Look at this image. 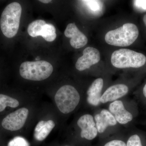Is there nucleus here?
<instances>
[{"mask_svg":"<svg viewBox=\"0 0 146 146\" xmlns=\"http://www.w3.org/2000/svg\"><path fill=\"white\" fill-rule=\"evenodd\" d=\"M107 109L119 124L125 129L131 127L139 114L136 101L125 98L110 103Z\"/></svg>","mask_w":146,"mask_h":146,"instance_id":"f257e3e1","label":"nucleus"},{"mask_svg":"<svg viewBox=\"0 0 146 146\" xmlns=\"http://www.w3.org/2000/svg\"><path fill=\"white\" fill-rule=\"evenodd\" d=\"M81 93L74 86L65 84L56 93L54 100L58 109L63 115L70 114L78 108L82 101Z\"/></svg>","mask_w":146,"mask_h":146,"instance_id":"f03ea898","label":"nucleus"},{"mask_svg":"<svg viewBox=\"0 0 146 146\" xmlns=\"http://www.w3.org/2000/svg\"><path fill=\"white\" fill-rule=\"evenodd\" d=\"M92 114L100 139L107 138L123 130L107 108L100 106L94 110Z\"/></svg>","mask_w":146,"mask_h":146,"instance_id":"7ed1b4c3","label":"nucleus"},{"mask_svg":"<svg viewBox=\"0 0 146 146\" xmlns=\"http://www.w3.org/2000/svg\"><path fill=\"white\" fill-rule=\"evenodd\" d=\"M139 30L134 24L127 23L108 32L105 40L108 44L115 46L127 47L133 44L138 38Z\"/></svg>","mask_w":146,"mask_h":146,"instance_id":"20e7f679","label":"nucleus"},{"mask_svg":"<svg viewBox=\"0 0 146 146\" xmlns=\"http://www.w3.org/2000/svg\"><path fill=\"white\" fill-rule=\"evenodd\" d=\"M22 11L21 4L16 2L11 3L3 11L0 19V26L6 37L12 38L17 34Z\"/></svg>","mask_w":146,"mask_h":146,"instance_id":"39448f33","label":"nucleus"},{"mask_svg":"<svg viewBox=\"0 0 146 146\" xmlns=\"http://www.w3.org/2000/svg\"><path fill=\"white\" fill-rule=\"evenodd\" d=\"M146 62L145 55L128 49L116 50L111 55L112 65L117 69L139 68L144 66Z\"/></svg>","mask_w":146,"mask_h":146,"instance_id":"423d86ee","label":"nucleus"},{"mask_svg":"<svg viewBox=\"0 0 146 146\" xmlns=\"http://www.w3.org/2000/svg\"><path fill=\"white\" fill-rule=\"evenodd\" d=\"M20 74L25 79L39 81L48 78L52 74V65L45 60L26 61L21 64Z\"/></svg>","mask_w":146,"mask_h":146,"instance_id":"0eeeda50","label":"nucleus"},{"mask_svg":"<svg viewBox=\"0 0 146 146\" xmlns=\"http://www.w3.org/2000/svg\"><path fill=\"white\" fill-rule=\"evenodd\" d=\"M76 136L86 143L98 136V132L92 113L85 112L80 115L76 122Z\"/></svg>","mask_w":146,"mask_h":146,"instance_id":"6e6552de","label":"nucleus"},{"mask_svg":"<svg viewBox=\"0 0 146 146\" xmlns=\"http://www.w3.org/2000/svg\"><path fill=\"white\" fill-rule=\"evenodd\" d=\"M105 79L98 78L91 83L86 92L85 102L87 107L92 110L100 107V99L104 89Z\"/></svg>","mask_w":146,"mask_h":146,"instance_id":"1a4fd4ad","label":"nucleus"},{"mask_svg":"<svg viewBox=\"0 0 146 146\" xmlns=\"http://www.w3.org/2000/svg\"><path fill=\"white\" fill-rule=\"evenodd\" d=\"M131 85L127 82H119L108 87L103 93L100 102L101 104H107L112 102L121 99L129 93Z\"/></svg>","mask_w":146,"mask_h":146,"instance_id":"9d476101","label":"nucleus"},{"mask_svg":"<svg viewBox=\"0 0 146 146\" xmlns=\"http://www.w3.org/2000/svg\"><path fill=\"white\" fill-rule=\"evenodd\" d=\"M29 114V110L26 108L17 110L4 118L2 125L5 129L11 131L19 130L25 125Z\"/></svg>","mask_w":146,"mask_h":146,"instance_id":"9b49d317","label":"nucleus"},{"mask_svg":"<svg viewBox=\"0 0 146 146\" xmlns=\"http://www.w3.org/2000/svg\"><path fill=\"white\" fill-rule=\"evenodd\" d=\"M100 58V54L98 50L94 47H87L83 50V55L77 60L76 69L80 72L88 70L91 66L98 63Z\"/></svg>","mask_w":146,"mask_h":146,"instance_id":"f8f14e48","label":"nucleus"},{"mask_svg":"<svg viewBox=\"0 0 146 146\" xmlns=\"http://www.w3.org/2000/svg\"><path fill=\"white\" fill-rule=\"evenodd\" d=\"M64 34L66 37L70 38V44L74 48H82L88 43L87 37L79 30L74 23L68 24L64 32Z\"/></svg>","mask_w":146,"mask_h":146,"instance_id":"ddd939ff","label":"nucleus"},{"mask_svg":"<svg viewBox=\"0 0 146 146\" xmlns=\"http://www.w3.org/2000/svg\"><path fill=\"white\" fill-rule=\"evenodd\" d=\"M126 146H146L145 132L132 127L125 129Z\"/></svg>","mask_w":146,"mask_h":146,"instance_id":"4468645a","label":"nucleus"},{"mask_svg":"<svg viewBox=\"0 0 146 146\" xmlns=\"http://www.w3.org/2000/svg\"><path fill=\"white\" fill-rule=\"evenodd\" d=\"M55 126L54 121L52 120L40 121L35 129V138L38 141H44L51 132Z\"/></svg>","mask_w":146,"mask_h":146,"instance_id":"2eb2a0df","label":"nucleus"},{"mask_svg":"<svg viewBox=\"0 0 146 146\" xmlns=\"http://www.w3.org/2000/svg\"><path fill=\"white\" fill-rule=\"evenodd\" d=\"M101 140L100 146H126L125 130Z\"/></svg>","mask_w":146,"mask_h":146,"instance_id":"dca6fc26","label":"nucleus"},{"mask_svg":"<svg viewBox=\"0 0 146 146\" xmlns=\"http://www.w3.org/2000/svg\"><path fill=\"white\" fill-rule=\"evenodd\" d=\"M46 24V22L42 20H36L32 22L28 27L27 32L29 35L33 37L40 36L43 27Z\"/></svg>","mask_w":146,"mask_h":146,"instance_id":"f3484780","label":"nucleus"},{"mask_svg":"<svg viewBox=\"0 0 146 146\" xmlns=\"http://www.w3.org/2000/svg\"><path fill=\"white\" fill-rule=\"evenodd\" d=\"M19 105L18 100L9 96L0 94V112L4 110L7 107L16 108Z\"/></svg>","mask_w":146,"mask_h":146,"instance_id":"a211bd4d","label":"nucleus"},{"mask_svg":"<svg viewBox=\"0 0 146 146\" xmlns=\"http://www.w3.org/2000/svg\"><path fill=\"white\" fill-rule=\"evenodd\" d=\"M45 40L48 42L54 41L56 37V29L52 24H46L43 27L41 35Z\"/></svg>","mask_w":146,"mask_h":146,"instance_id":"6ab92c4d","label":"nucleus"},{"mask_svg":"<svg viewBox=\"0 0 146 146\" xmlns=\"http://www.w3.org/2000/svg\"><path fill=\"white\" fill-rule=\"evenodd\" d=\"M7 146H30V144L25 138L16 136L9 141Z\"/></svg>","mask_w":146,"mask_h":146,"instance_id":"aec40b11","label":"nucleus"},{"mask_svg":"<svg viewBox=\"0 0 146 146\" xmlns=\"http://www.w3.org/2000/svg\"><path fill=\"white\" fill-rule=\"evenodd\" d=\"M136 96L137 101L146 107V82L141 91L136 93Z\"/></svg>","mask_w":146,"mask_h":146,"instance_id":"412c9836","label":"nucleus"},{"mask_svg":"<svg viewBox=\"0 0 146 146\" xmlns=\"http://www.w3.org/2000/svg\"><path fill=\"white\" fill-rule=\"evenodd\" d=\"M83 1L92 10L97 11L100 9V5L99 1Z\"/></svg>","mask_w":146,"mask_h":146,"instance_id":"4be33fe9","label":"nucleus"},{"mask_svg":"<svg viewBox=\"0 0 146 146\" xmlns=\"http://www.w3.org/2000/svg\"><path fill=\"white\" fill-rule=\"evenodd\" d=\"M133 2L136 8L141 10H146V1H134Z\"/></svg>","mask_w":146,"mask_h":146,"instance_id":"5701e85b","label":"nucleus"},{"mask_svg":"<svg viewBox=\"0 0 146 146\" xmlns=\"http://www.w3.org/2000/svg\"><path fill=\"white\" fill-rule=\"evenodd\" d=\"M39 1L44 3L47 4L51 2L52 1H51V0H40V1Z\"/></svg>","mask_w":146,"mask_h":146,"instance_id":"b1692460","label":"nucleus"},{"mask_svg":"<svg viewBox=\"0 0 146 146\" xmlns=\"http://www.w3.org/2000/svg\"><path fill=\"white\" fill-rule=\"evenodd\" d=\"M143 20L144 23H145L146 26V14L144 16L143 19Z\"/></svg>","mask_w":146,"mask_h":146,"instance_id":"393cba45","label":"nucleus"},{"mask_svg":"<svg viewBox=\"0 0 146 146\" xmlns=\"http://www.w3.org/2000/svg\"><path fill=\"white\" fill-rule=\"evenodd\" d=\"M40 58L39 56H37L35 58V60H36V61H39V60H40Z\"/></svg>","mask_w":146,"mask_h":146,"instance_id":"a878e982","label":"nucleus"},{"mask_svg":"<svg viewBox=\"0 0 146 146\" xmlns=\"http://www.w3.org/2000/svg\"><path fill=\"white\" fill-rule=\"evenodd\" d=\"M65 146H68V145H65Z\"/></svg>","mask_w":146,"mask_h":146,"instance_id":"bb28decb","label":"nucleus"}]
</instances>
